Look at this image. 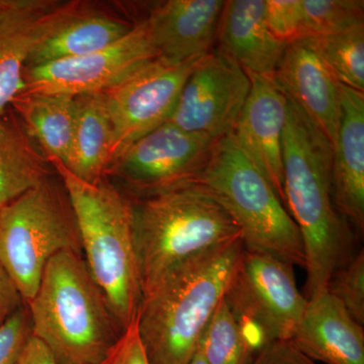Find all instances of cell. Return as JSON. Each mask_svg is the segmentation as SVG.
I'll use <instances>...</instances> for the list:
<instances>
[{
    "instance_id": "6da1fadb",
    "label": "cell",
    "mask_w": 364,
    "mask_h": 364,
    "mask_svg": "<svg viewBox=\"0 0 364 364\" xmlns=\"http://www.w3.org/2000/svg\"><path fill=\"white\" fill-rule=\"evenodd\" d=\"M282 157L286 205L303 240L309 299L325 291L332 273L353 255V235L335 207L331 145L289 100Z\"/></svg>"
},
{
    "instance_id": "7a4b0ae2",
    "label": "cell",
    "mask_w": 364,
    "mask_h": 364,
    "mask_svg": "<svg viewBox=\"0 0 364 364\" xmlns=\"http://www.w3.org/2000/svg\"><path fill=\"white\" fill-rule=\"evenodd\" d=\"M243 249L240 237L196 254L142 294L136 325L150 364H188Z\"/></svg>"
},
{
    "instance_id": "3957f363",
    "label": "cell",
    "mask_w": 364,
    "mask_h": 364,
    "mask_svg": "<svg viewBox=\"0 0 364 364\" xmlns=\"http://www.w3.org/2000/svg\"><path fill=\"white\" fill-rule=\"evenodd\" d=\"M26 304L33 336L60 364H102L123 333L82 255L71 251L48 262Z\"/></svg>"
},
{
    "instance_id": "277c9868",
    "label": "cell",
    "mask_w": 364,
    "mask_h": 364,
    "mask_svg": "<svg viewBox=\"0 0 364 364\" xmlns=\"http://www.w3.org/2000/svg\"><path fill=\"white\" fill-rule=\"evenodd\" d=\"M50 163L73 208L88 270L124 331L135 320L142 299L131 198L105 179L90 183L61 163Z\"/></svg>"
},
{
    "instance_id": "5b68a950",
    "label": "cell",
    "mask_w": 364,
    "mask_h": 364,
    "mask_svg": "<svg viewBox=\"0 0 364 364\" xmlns=\"http://www.w3.org/2000/svg\"><path fill=\"white\" fill-rule=\"evenodd\" d=\"M131 200L142 294L179 263L242 237L229 213L198 181Z\"/></svg>"
},
{
    "instance_id": "8992f818",
    "label": "cell",
    "mask_w": 364,
    "mask_h": 364,
    "mask_svg": "<svg viewBox=\"0 0 364 364\" xmlns=\"http://www.w3.org/2000/svg\"><path fill=\"white\" fill-rule=\"evenodd\" d=\"M198 181L236 223L244 248L305 267L298 226L272 184L239 147L233 134L215 144Z\"/></svg>"
},
{
    "instance_id": "52a82bcc",
    "label": "cell",
    "mask_w": 364,
    "mask_h": 364,
    "mask_svg": "<svg viewBox=\"0 0 364 364\" xmlns=\"http://www.w3.org/2000/svg\"><path fill=\"white\" fill-rule=\"evenodd\" d=\"M64 251L82 255L66 189L52 176L0 208V262L28 303L48 262Z\"/></svg>"
},
{
    "instance_id": "ba28073f",
    "label": "cell",
    "mask_w": 364,
    "mask_h": 364,
    "mask_svg": "<svg viewBox=\"0 0 364 364\" xmlns=\"http://www.w3.org/2000/svg\"><path fill=\"white\" fill-rule=\"evenodd\" d=\"M225 299L256 352L269 342L291 340L308 303L294 265L245 248Z\"/></svg>"
},
{
    "instance_id": "9c48e42d",
    "label": "cell",
    "mask_w": 364,
    "mask_h": 364,
    "mask_svg": "<svg viewBox=\"0 0 364 364\" xmlns=\"http://www.w3.org/2000/svg\"><path fill=\"white\" fill-rule=\"evenodd\" d=\"M203 57L177 64L151 60L100 92L114 131L112 166L132 144L169 121Z\"/></svg>"
},
{
    "instance_id": "30bf717a",
    "label": "cell",
    "mask_w": 364,
    "mask_h": 364,
    "mask_svg": "<svg viewBox=\"0 0 364 364\" xmlns=\"http://www.w3.org/2000/svg\"><path fill=\"white\" fill-rule=\"evenodd\" d=\"M218 141L167 122L132 144L109 174L123 179L136 196L198 181Z\"/></svg>"
},
{
    "instance_id": "8fae6325",
    "label": "cell",
    "mask_w": 364,
    "mask_h": 364,
    "mask_svg": "<svg viewBox=\"0 0 364 364\" xmlns=\"http://www.w3.org/2000/svg\"><path fill=\"white\" fill-rule=\"evenodd\" d=\"M155 58L149 25L144 18L121 40L100 51L23 69V91L73 97L102 92Z\"/></svg>"
},
{
    "instance_id": "7c38bea8",
    "label": "cell",
    "mask_w": 364,
    "mask_h": 364,
    "mask_svg": "<svg viewBox=\"0 0 364 364\" xmlns=\"http://www.w3.org/2000/svg\"><path fill=\"white\" fill-rule=\"evenodd\" d=\"M248 74L220 51L205 55L191 72L169 123L220 140L233 133L250 92Z\"/></svg>"
},
{
    "instance_id": "4fadbf2b",
    "label": "cell",
    "mask_w": 364,
    "mask_h": 364,
    "mask_svg": "<svg viewBox=\"0 0 364 364\" xmlns=\"http://www.w3.org/2000/svg\"><path fill=\"white\" fill-rule=\"evenodd\" d=\"M85 4L78 0H0V117L25 90L23 72L36 46Z\"/></svg>"
},
{
    "instance_id": "5bb4252c",
    "label": "cell",
    "mask_w": 364,
    "mask_h": 364,
    "mask_svg": "<svg viewBox=\"0 0 364 364\" xmlns=\"http://www.w3.org/2000/svg\"><path fill=\"white\" fill-rule=\"evenodd\" d=\"M248 76L250 92L232 134L239 147L269 181L287 207L282 138L289 114V100L273 76Z\"/></svg>"
},
{
    "instance_id": "9a60e30c",
    "label": "cell",
    "mask_w": 364,
    "mask_h": 364,
    "mask_svg": "<svg viewBox=\"0 0 364 364\" xmlns=\"http://www.w3.org/2000/svg\"><path fill=\"white\" fill-rule=\"evenodd\" d=\"M273 79L334 149L341 116L340 83L322 60L303 40L296 41L287 45Z\"/></svg>"
},
{
    "instance_id": "2e32d148",
    "label": "cell",
    "mask_w": 364,
    "mask_h": 364,
    "mask_svg": "<svg viewBox=\"0 0 364 364\" xmlns=\"http://www.w3.org/2000/svg\"><path fill=\"white\" fill-rule=\"evenodd\" d=\"M224 0H168L147 16L157 58L182 63L213 52Z\"/></svg>"
},
{
    "instance_id": "e0dca14e",
    "label": "cell",
    "mask_w": 364,
    "mask_h": 364,
    "mask_svg": "<svg viewBox=\"0 0 364 364\" xmlns=\"http://www.w3.org/2000/svg\"><path fill=\"white\" fill-rule=\"evenodd\" d=\"M340 124L333 149L335 207L358 232L364 228V92L340 85Z\"/></svg>"
},
{
    "instance_id": "ac0fdd59",
    "label": "cell",
    "mask_w": 364,
    "mask_h": 364,
    "mask_svg": "<svg viewBox=\"0 0 364 364\" xmlns=\"http://www.w3.org/2000/svg\"><path fill=\"white\" fill-rule=\"evenodd\" d=\"M291 341L314 361L364 364L363 326L327 291L308 299Z\"/></svg>"
},
{
    "instance_id": "d6986e66",
    "label": "cell",
    "mask_w": 364,
    "mask_h": 364,
    "mask_svg": "<svg viewBox=\"0 0 364 364\" xmlns=\"http://www.w3.org/2000/svg\"><path fill=\"white\" fill-rule=\"evenodd\" d=\"M265 0H228L218 28V51L247 74L273 76L287 44L277 40L264 21Z\"/></svg>"
},
{
    "instance_id": "ffe728a7",
    "label": "cell",
    "mask_w": 364,
    "mask_h": 364,
    "mask_svg": "<svg viewBox=\"0 0 364 364\" xmlns=\"http://www.w3.org/2000/svg\"><path fill=\"white\" fill-rule=\"evenodd\" d=\"M134 26L112 14L88 11L85 4L36 46L25 68L100 51L121 40Z\"/></svg>"
},
{
    "instance_id": "44dd1931",
    "label": "cell",
    "mask_w": 364,
    "mask_h": 364,
    "mask_svg": "<svg viewBox=\"0 0 364 364\" xmlns=\"http://www.w3.org/2000/svg\"><path fill=\"white\" fill-rule=\"evenodd\" d=\"M73 136L65 168L81 181L97 183L112 167L114 131L100 92L78 95Z\"/></svg>"
},
{
    "instance_id": "7402d4cb",
    "label": "cell",
    "mask_w": 364,
    "mask_h": 364,
    "mask_svg": "<svg viewBox=\"0 0 364 364\" xmlns=\"http://www.w3.org/2000/svg\"><path fill=\"white\" fill-rule=\"evenodd\" d=\"M11 107L26 134L48 160L65 166L73 136L74 97L21 91L14 98Z\"/></svg>"
},
{
    "instance_id": "603a6c76",
    "label": "cell",
    "mask_w": 364,
    "mask_h": 364,
    "mask_svg": "<svg viewBox=\"0 0 364 364\" xmlns=\"http://www.w3.org/2000/svg\"><path fill=\"white\" fill-rule=\"evenodd\" d=\"M52 168L16 114L0 117V208L51 176Z\"/></svg>"
},
{
    "instance_id": "cb8c5ba5",
    "label": "cell",
    "mask_w": 364,
    "mask_h": 364,
    "mask_svg": "<svg viewBox=\"0 0 364 364\" xmlns=\"http://www.w3.org/2000/svg\"><path fill=\"white\" fill-rule=\"evenodd\" d=\"M303 41L340 85L364 92V25Z\"/></svg>"
},
{
    "instance_id": "d4e9b609",
    "label": "cell",
    "mask_w": 364,
    "mask_h": 364,
    "mask_svg": "<svg viewBox=\"0 0 364 364\" xmlns=\"http://www.w3.org/2000/svg\"><path fill=\"white\" fill-rule=\"evenodd\" d=\"M198 348L208 364H252L257 354L225 296L208 323Z\"/></svg>"
},
{
    "instance_id": "484cf974",
    "label": "cell",
    "mask_w": 364,
    "mask_h": 364,
    "mask_svg": "<svg viewBox=\"0 0 364 364\" xmlns=\"http://www.w3.org/2000/svg\"><path fill=\"white\" fill-rule=\"evenodd\" d=\"M305 38L322 37L364 25L363 0H301Z\"/></svg>"
},
{
    "instance_id": "4316f807",
    "label": "cell",
    "mask_w": 364,
    "mask_h": 364,
    "mask_svg": "<svg viewBox=\"0 0 364 364\" xmlns=\"http://www.w3.org/2000/svg\"><path fill=\"white\" fill-rule=\"evenodd\" d=\"M328 293L335 296L352 318L364 324V251L361 249L335 269L327 284Z\"/></svg>"
},
{
    "instance_id": "83f0119b",
    "label": "cell",
    "mask_w": 364,
    "mask_h": 364,
    "mask_svg": "<svg viewBox=\"0 0 364 364\" xmlns=\"http://www.w3.org/2000/svg\"><path fill=\"white\" fill-rule=\"evenodd\" d=\"M264 21L272 35L284 44L305 38L301 0H265Z\"/></svg>"
},
{
    "instance_id": "f1b7e54d",
    "label": "cell",
    "mask_w": 364,
    "mask_h": 364,
    "mask_svg": "<svg viewBox=\"0 0 364 364\" xmlns=\"http://www.w3.org/2000/svg\"><path fill=\"white\" fill-rule=\"evenodd\" d=\"M33 335L28 308L21 306L0 326V364H16Z\"/></svg>"
},
{
    "instance_id": "f546056e",
    "label": "cell",
    "mask_w": 364,
    "mask_h": 364,
    "mask_svg": "<svg viewBox=\"0 0 364 364\" xmlns=\"http://www.w3.org/2000/svg\"><path fill=\"white\" fill-rule=\"evenodd\" d=\"M102 364H150L139 335L136 317L112 345Z\"/></svg>"
},
{
    "instance_id": "4dcf8cb0",
    "label": "cell",
    "mask_w": 364,
    "mask_h": 364,
    "mask_svg": "<svg viewBox=\"0 0 364 364\" xmlns=\"http://www.w3.org/2000/svg\"><path fill=\"white\" fill-rule=\"evenodd\" d=\"M252 364H318L299 350L291 340L269 342L257 354Z\"/></svg>"
},
{
    "instance_id": "1f68e13d",
    "label": "cell",
    "mask_w": 364,
    "mask_h": 364,
    "mask_svg": "<svg viewBox=\"0 0 364 364\" xmlns=\"http://www.w3.org/2000/svg\"><path fill=\"white\" fill-rule=\"evenodd\" d=\"M25 303L9 273L0 262V326L4 324Z\"/></svg>"
},
{
    "instance_id": "d6a6232c",
    "label": "cell",
    "mask_w": 364,
    "mask_h": 364,
    "mask_svg": "<svg viewBox=\"0 0 364 364\" xmlns=\"http://www.w3.org/2000/svg\"><path fill=\"white\" fill-rule=\"evenodd\" d=\"M16 364H60L49 347L37 337L31 336Z\"/></svg>"
},
{
    "instance_id": "836d02e7",
    "label": "cell",
    "mask_w": 364,
    "mask_h": 364,
    "mask_svg": "<svg viewBox=\"0 0 364 364\" xmlns=\"http://www.w3.org/2000/svg\"><path fill=\"white\" fill-rule=\"evenodd\" d=\"M188 364H208V361L205 360V358H203L202 352H200V349H196V353L193 354V358H191V361H189Z\"/></svg>"
}]
</instances>
